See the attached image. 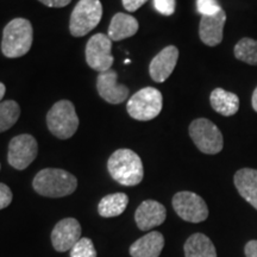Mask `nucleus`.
<instances>
[{
	"mask_svg": "<svg viewBox=\"0 0 257 257\" xmlns=\"http://www.w3.org/2000/svg\"><path fill=\"white\" fill-rule=\"evenodd\" d=\"M107 169L118 184L133 187L142 182L144 176L141 157L130 149H118L107 161Z\"/></svg>",
	"mask_w": 257,
	"mask_h": 257,
	"instance_id": "1",
	"label": "nucleus"
},
{
	"mask_svg": "<svg viewBox=\"0 0 257 257\" xmlns=\"http://www.w3.org/2000/svg\"><path fill=\"white\" fill-rule=\"evenodd\" d=\"M32 187L43 197L62 198L75 192L78 180L63 169L46 168L38 172L35 176Z\"/></svg>",
	"mask_w": 257,
	"mask_h": 257,
	"instance_id": "2",
	"label": "nucleus"
},
{
	"mask_svg": "<svg viewBox=\"0 0 257 257\" xmlns=\"http://www.w3.org/2000/svg\"><path fill=\"white\" fill-rule=\"evenodd\" d=\"M34 41V30L28 19L16 18L3 32L2 51L6 57L17 59L29 53Z\"/></svg>",
	"mask_w": 257,
	"mask_h": 257,
	"instance_id": "3",
	"label": "nucleus"
},
{
	"mask_svg": "<svg viewBox=\"0 0 257 257\" xmlns=\"http://www.w3.org/2000/svg\"><path fill=\"white\" fill-rule=\"evenodd\" d=\"M48 128L60 140L73 137L79 127V117L69 100H60L54 104L47 114Z\"/></svg>",
	"mask_w": 257,
	"mask_h": 257,
	"instance_id": "4",
	"label": "nucleus"
},
{
	"mask_svg": "<svg viewBox=\"0 0 257 257\" xmlns=\"http://www.w3.org/2000/svg\"><path fill=\"white\" fill-rule=\"evenodd\" d=\"M189 136L201 153L216 155L223 150L224 138L218 126L206 118H198L189 125Z\"/></svg>",
	"mask_w": 257,
	"mask_h": 257,
	"instance_id": "5",
	"label": "nucleus"
},
{
	"mask_svg": "<svg viewBox=\"0 0 257 257\" xmlns=\"http://www.w3.org/2000/svg\"><path fill=\"white\" fill-rule=\"evenodd\" d=\"M163 106L162 93L154 87L140 89L127 101V113L134 119L148 121L161 113Z\"/></svg>",
	"mask_w": 257,
	"mask_h": 257,
	"instance_id": "6",
	"label": "nucleus"
},
{
	"mask_svg": "<svg viewBox=\"0 0 257 257\" xmlns=\"http://www.w3.org/2000/svg\"><path fill=\"white\" fill-rule=\"evenodd\" d=\"M101 17L102 5L100 0H80L70 16V34L74 37L86 36L96 28Z\"/></svg>",
	"mask_w": 257,
	"mask_h": 257,
	"instance_id": "7",
	"label": "nucleus"
},
{
	"mask_svg": "<svg viewBox=\"0 0 257 257\" xmlns=\"http://www.w3.org/2000/svg\"><path fill=\"white\" fill-rule=\"evenodd\" d=\"M176 214L189 223H201L208 217V207L200 195L193 192H179L173 197Z\"/></svg>",
	"mask_w": 257,
	"mask_h": 257,
	"instance_id": "8",
	"label": "nucleus"
},
{
	"mask_svg": "<svg viewBox=\"0 0 257 257\" xmlns=\"http://www.w3.org/2000/svg\"><path fill=\"white\" fill-rule=\"evenodd\" d=\"M112 41L107 35L96 34L89 38L86 46V62L99 73L107 72L113 64Z\"/></svg>",
	"mask_w": 257,
	"mask_h": 257,
	"instance_id": "9",
	"label": "nucleus"
},
{
	"mask_svg": "<svg viewBox=\"0 0 257 257\" xmlns=\"http://www.w3.org/2000/svg\"><path fill=\"white\" fill-rule=\"evenodd\" d=\"M37 141L31 135L23 134L16 136L9 144L8 161L10 166L18 170L28 168L37 156Z\"/></svg>",
	"mask_w": 257,
	"mask_h": 257,
	"instance_id": "10",
	"label": "nucleus"
},
{
	"mask_svg": "<svg viewBox=\"0 0 257 257\" xmlns=\"http://www.w3.org/2000/svg\"><path fill=\"white\" fill-rule=\"evenodd\" d=\"M81 239V225L74 218H64L51 232V243L56 251H68Z\"/></svg>",
	"mask_w": 257,
	"mask_h": 257,
	"instance_id": "11",
	"label": "nucleus"
},
{
	"mask_svg": "<svg viewBox=\"0 0 257 257\" xmlns=\"http://www.w3.org/2000/svg\"><path fill=\"white\" fill-rule=\"evenodd\" d=\"M117 79V72L112 69L99 73L96 79V89L99 95L108 104H121L128 96V88L125 85H118Z\"/></svg>",
	"mask_w": 257,
	"mask_h": 257,
	"instance_id": "12",
	"label": "nucleus"
},
{
	"mask_svg": "<svg viewBox=\"0 0 257 257\" xmlns=\"http://www.w3.org/2000/svg\"><path fill=\"white\" fill-rule=\"evenodd\" d=\"M179 60V49L168 46L154 57L149 66V74L155 82H165L172 75Z\"/></svg>",
	"mask_w": 257,
	"mask_h": 257,
	"instance_id": "13",
	"label": "nucleus"
},
{
	"mask_svg": "<svg viewBox=\"0 0 257 257\" xmlns=\"http://www.w3.org/2000/svg\"><path fill=\"white\" fill-rule=\"evenodd\" d=\"M226 14L223 9L213 16H202L199 25V36L204 44L208 47H217L223 41L224 25Z\"/></svg>",
	"mask_w": 257,
	"mask_h": 257,
	"instance_id": "14",
	"label": "nucleus"
},
{
	"mask_svg": "<svg viewBox=\"0 0 257 257\" xmlns=\"http://www.w3.org/2000/svg\"><path fill=\"white\" fill-rule=\"evenodd\" d=\"M166 207L159 201L146 200L138 206L135 213L137 226L142 231H149L166 220Z\"/></svg>",
	"mask_w": 257,
	"mask_h": 257,
	"instance_id": "15",
	"label": "nucleus"
},
{
	"mask_svg": "<svg viewBox=\"0 0 257 257\" xmlns=\"http://www.w3.org/2000/svg\"><path fill=\"white\" fill-rule=\"evenodd\" d=\"M233 182L240 197L257 210V169L242 168L237 170Z\"/></svg>",
	"mask_w": 257,
	"mask_h": 257,
	"instance_id": "16",
	"label": "nucleus"
},
{
	"mask_svg": "<svg viewBox=\"0 0 257 257\" xmlns=\"http://www.w3.org/2000/svg\"><path fill=\"white\" fill-rule=\"evenodd\" d=\"M165 246V237L159 231H152L137 239L130 246L133 257H159Z\"/></svg>",
	"mask_w": 257,
	"mask_h": 257,
	"instance_id": "17",
	"label": "nucleus"
},
{
	"mask_svg": "<svg viewBox=\"0 0 257 257\" xmlns=\"http://www.w3.org/2000/svg\"><path fill=\"white\" fill-rule=\"evenodd\" d=\"M210 102L212 108L224 117H231L239 110L238 95L223 88H216L212 91Z\"/></svg>",
	"mask_w": 257,
	"mask_h": 257,
	"instance_id": "18",
	"label": "nucleus"
},
{
	"mask_svg": "<svg viewBox=\"0 0 257 257\" xmlns=\"http://www.w3.org/2000/svg\"><path fill=\"white\" fill-rule=\"evenodd\" d=\"M138 22L133 16L126 14H115L112 18L108 35L111 41H121L125 38L133 37L138 31Z\"/></svg>",
	"mask_w": 257,
	"mask_h": 257,
	"instance_id": "19",
	"label": "nucleus"
},
{
	"mask_svg": "<svg viewBox=\"0 0 257 257\" xmlns=\"http://www.w3.org/2000/svg\"><path fill=\"white\" fill-rule=\"evenodd\" d=\"M184 250L186 257H217L216 246L204 233H194L188 237Z\"/></svg>",
	"mask_w": 257,
	"mask_h": 257,
	"instance_id": "20",
	"label": "nucleus"
},
{
	"mask_svg": "<svg viewBox=\"0 0 257 257\" xmlns=\"http://www.w3.org/2000/svg\"><path fill=\"white\" fill-rule=\"evenodd\" d=\"M128 204V198L125 193H113L104 197L98 205V212L104 218L120 216Z\"/></svg>",
	"mask_w": 257,
	"mask_h": 257,
	"instance_id": "21",
	"label": "nucleus"
},
{
	"mask_svg": "<svg viewBox=\"0 0 257 257\" xmlns=\"http://www.w3.org/2000/svg\"><path fill=\"white\" fill-rule=\"evenodd\" d=\"M234 57L240 62L257 66V40L244 37L233 48Z\"/></svg>",
	"mask_w": 257,
	"mask_h": 257,
	"instance_id": "22",
	"label": "nucleus"
},
{
	"mask_svg": "<svg viewBox=\"0 0 257 257\" xmlns=\"http://www.w3.org/2000/svg\"><path fill=\"white\" fill-rule=\"evenodd\" d=\"M21 115V107L15 100L0 102V133L9 130L17 123Z\"/></svg>",
	"mask_w": 257,
	"mask_h": 257,
	"instance_id": "23",
	"label": "nucleus"
},
{
	"mask_svg": "<svg viewBox=\"0 0 257 257\" xmlns=\"http://www.w3.org/2000/svg\"><path fill=\"white\" fill-rule=\"evenodd\" d=\"M70 257H96L94 244L89 238L81 237V239L70 249Z\"/></svg>",
	"mask_w": 257,
	"mask_h": 257,
	"instance_id": "24",
	"label": "nucleus"
},
{
	"mask_svg": "<svg viewBox=\"0 0 257 257\" xmlns=\"http://www.w3.org/2000/svg\"><path fill=\"white\" fill-rule=\"evenodd\" d=\"M197 9L201 16H213L221 10L217 0H197Z\"/></svg>",
	"mask_w": 257,
	"mask_h": 257,
	"instance_id": "25",
	"label": "nucleus"
},
{
	"mask_svg": "<svg viewBox=\"0 0 257 257\" xmlns=\"http://www.w3.org/2000/svg\"><path fill=\"white\" fill-rule=\"evenodd\" d=\"M176 0H154V8L163 16H172L175 12Z\"/></svg>",
	"mask_w": 257,
	"mask_h": 257,
	"instance_id": "26",
	"label": "nucleus"
},
{
	"mask_svg": "<svg viewBox=\"0 0 257 257\" xmlns=\"http://www.w3.org/2000/svg\"><path fill=\"white\" fill-rule=\"evenodd\" d=\"M12 198H14V195H12V192L9 186L0 182V210L8 207L11 204Z\"/></svg>",
	"mask_w": 257,
	"mask_h": 257,
	"instance_id": "27",
	"label": "nucleus"
},
{
	"mask_svg": "<svg viewBox=\"0 0 257 257\" xmlns=\"http://www.w3.org/2000/svg\"><path fill=\"white\" fill-rule=\"evenodd\" d=\"M147 2L148 0H123V6L126 11L135 12L140 8H142Z\"/></svg>",
	"mask_w": 257,
	"mask_h": 257,
	"instance_id": "28",
	"label": "nucleus"
},
{
	"mask_svg": "<svg viewBox=\"0 0 257 257\" xmlns=\"http://www.w3.org/2000/svg\"><path fill=\"white\" fill-rule=\"evenodd\" d=\"M42 4H44L48 8H64L69 4L72 0H40Z\"/></svg>",
	"mask_w": 257,
	"mask_h": 257,
	"instance_id": "29",
	"label": "nucleus"
},
{
	"mask_svg": "<svg viewBox=\"0 0 257 257\" xmlns=\"http://www.w3.org/2000/svg\"><path fill=\"white\" fill-rule=\"evenodd\" d=\"M246 257H257V240H250L244 248Z\"/></svg>",
	"mask_w": 257,
	"mask_h": 257,
	"instance_id": "30",
	"label": "nucleus"
},
{
	"mask_svg": "<svg viewBox=\"0 0 257 257\" xmlns=\"http://www.w3.org/2000/svg\"><path fill=\"white\" fill-rule=\"evenodd\" d=\"M251 105H252L253 111L257 112V87L255 88V91H253V93H252V96H251Z\"/></svg>",
	"mask_w": 257,
	"mask_h": 257,
	"instance_id": "31",
	"label": "nucleus"
},
{
	"mask_svg": "<svg viewBox=\"0 0 257 257\" xmlns=\"http://www.w3.org/2000/svg\"><path fill=\"white\" fill-rule=\"evenodd\" d=\"M5 92H6L5 85H4V83H3V82H0V101H2L3 98H4Z\"/></svg>",
	"mask_w": 257,
	"mask_h": 257,
	"instance_id": "32",
	"label": "nucleus"
}]
</instances>
